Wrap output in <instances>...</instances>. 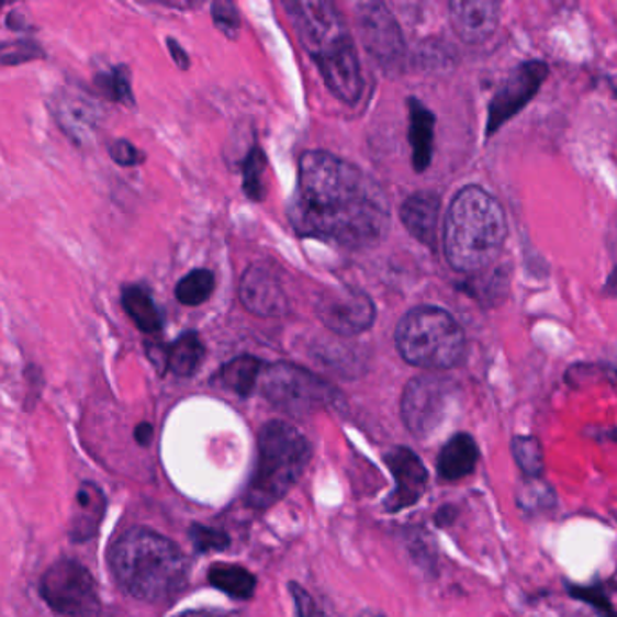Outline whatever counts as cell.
I'll list each match as a JSON object with an SVG mask.
<instances>
[{"instance_id":"obj_1","label":"cell","mask_w":617,"mask_h":617,"mask_svg":"<svg viewBox=\"0 0 617 617\" xmlns=\"http://www.w3.org/2000/svg\"><path fill=\"white\" fill-rule=\"evenodd\" d=\"M289 216L301 236L364 248L386 237L391 209L384 189L357 165L308 150L299 160Z\"/></svg>"},{"instance_id":"obj_2","label":"cell","mask_w":617,"mask_h":617,"mask_svg":"<svg viewBox=\"0 0 617 617\" xmlns=\"http://www.w3.org/2000/svg\"><path fill=\"white\" fill-rule=\"evenodd\" d=\"M284 8L299 41L319 67L332 94L340 102H359L364 80L356 44L339 10L323 0H293Z\"/></svg>"},{"instance_id":"obj_3","label":"cell","mask_w":617,"mask_h":617,"mask_svg":"<svg viewBox=\"0 0 617 617\" xmlns=\"http://www.w3.org/2000/svg\"><path fill=\"white\" fill-rule=\"evenodd\" d=\"M109 565L120 586L142 602H167L189 582L186 554L172 541L142 527L114 541Z\"/></svg>"},{"instance_id":"obj_4","label":"cell","mask_w":617,"mask_h":617,"mask_svg":"<svg viewBox=\"0 0 617 617\" xmlns=\"http://www.w3.org/2000/svg\"><path fill=\"white\" fill-rule=\"evenodd\" d=\"M507 220L504 206L482 187H463L455 195L444 222V253L462 273L482 272L504 248Z\"/></svg>"},{"instance_id":"obj_5","label":"cell","mask_w":617,"mask_h":617,"mask_svg":"<svg viewBox=\"0 0 617 617\" xmlns=\"http://www.w3.org/2000/svg\"><path fill=\"white\" fill-rule=\"evenodd\" d=\"M312 458L303 433L283 420L265 424L259 433L258 468L247 491L253 509H268L298 484Z\"/></svg>"},{"instance_id":"obj_6","label":"cell","mask_w":617,"mask_h":617,"mask_svg":"<svg viewBox=\"0 0 617 617\" xmlns=\"http://www.w3.org/2000/svg\"><path fill=\"white\" fill-rule=\"evenodd\" d=\"M396 350L407 364L449 370L465 356V334L453 315L437 306H418L396 326Z\"/></svg>"},{"instance_id":"obj_7","label":"cell","mask_w":617,"mask_h":617,"mask_svg":"<svg viewBox=\"0 0 617 617\" xmlns=\"http://www.w3.org/2000/svg\"><path fill=\"white\" fill-rule=\"evenodd\" d=\"M259 382L268 402L292 417L321 412L334 406L339 399V393L328 382L289 362H276L262 368Z\"/></svg>"},{"instance_id":"obj_8","label":"cell","mask_w":617,"mask_h":617,"mask_svg":"<svg viewBox=\"0 0 617 617\" xmlns=\"http://www.w3.org/2000/svg\"><path fill=\"white\" fill-rule=\"evenodd\" d=\"M457 382L440 375L415 377L402 393V420L417 438H429L457 406Z\"/></svg>"},{"instance_id":"obj_9","label":"cell","mask_w":617,"mask_h":617,"mask_svg":"<svg viewBox=\"0 0 617 617\" xmlns=\"http://www.w3.org/2000/svg\"><path fill=\"white\" fill-rule=\"evenodd\" d=\"M41 594L58 616L98 617L102 610L97 583L78 561L53 563L42 577Z\"/></svg>"},{"instance_id":"obj_10","label":"cell","mask_w":617,"mask_h":617,"mask_svg":"<svg viewBox=\"0 0 617 617\" xmlns=\"http://www.w3.org/2000/svg\"><path fill=\"white\" fill-rule=\"evenodd\" d=\"M315 312L321 323L343 337L359 335L375 323V304L368 293L351 287H329L317 298Z\"/></svg>"},{"instance_id":"obj_11","label":"cell","mask_w":617,"mask_h":617,"mask_svg":"<svg viewBox=\"0 0 617 617\" xmlns=\"http://www.w3.org/2000/svg\"><path fill=\"white\" fill-rule=\"evenodd\" d=\"M549 77V66L541 60L520 64L494 93L489 103L485 136H493L538 94Z\"/></svg>"},{"instance_id":"obj_12","label":"cell","mask_w":617,"mask_h":617,"mask_svg":"<svg viewBox=\"0 0 617 617\" xmlns=\"http://www.w3.org/2000/svg\"><path fill=\"white\" fill-rule=\"evenodd\" d=\"M357 26L366 52L386 69H396L406 57V44L395 16L382 2L357 4Z\"/></svg>"},{"instance_id":"obj_13","label":"cell","mask_w":617,"mask_h":617,"mask_svg":"<svg viewBox=\"0 0 617 617\" xmlns=\"http://www.w3.org/2000/svg\"><path fill=\"white\" fill-rule=\"evenodd\" d=\"M239 298L250 314L259 317H279L289 310V298L272 268L254 262L243 273Z\"/></svg>"},{"instance_id":"obj_14","label":"cell","mask_w":617,"mask_h":617,"mask_svg":"<svg viewBox=\"0 0 617 617\" xmlns=\"http://www.w3.org/2000/svg\"><path fill=\"white\" fill-rule=\"evenodd\" d=\"M386 463L395 479V491L388 496L386 509L399 513L417 504L427 487V471L423 460L412 449L393 448L386 455Z\"/></svg>"},{"instance_id":"obj_15","label":"cell","mask_w":617,"mask_h":617,"mask_svg":"<svg viewBox=\"0 0 617 617\" xmlns=\"http://www.w3.org/2000/svg\"><path fill=\"white\" fill-rule=\"evenodd\" d=\"M55 119L72 142L83 145L97 133L102 109L80 89H64L55 100Z\"/></svg>"},{"instance_id":"obj_16","label":"cell","mask_w":617,"mask_h":617,"mask_svg":"<svg viewBox=\"0 0 617 617\" xmlns=\"http://www.w3.org/2000/svg\"><path fill=\"white\" fill-rule=\"evenodd\" d=\"M455 32L468 44H484L496 33L500 4L493 0H455L449 4Z\"/></svg>"},{"instance_id":"obj_17","label":"cell","mask_w":617,"mask_h":617,"mask_svg":"<svg viewBox=\"0 0 617 617\" xmlns=\"http://www.w3.org/2000/svg\"><path fill=\"white\" fill-rule=\"evenodd\" d=\"M440 205L442 203L437 192L418 191L410 195L401 206L404 227L417 242L429 248L437 247Z\"/></svg>"},{"instance_id":"obj_18","label":"cell","mask_w":617,"mask_h":617,"mask_svg":"<svg viewBox=\"0 0 617 617\" xmlns=\"http://www.w3.org/2000/svg\"><path fill=\"white\" fill-rule=\"evenodd\" d=\"M407 109H410V144H412L413 167L417 172H424L431 165L437 119L417 98H410Z\"/></svg>"},{"instance_id":"obj_19","label":"cell","mask_w":617,"mask_h":617,"mask_svg":"<svg viewBox=\"0 0 617 617\" xmlns=\"http://www.w3.org/2000/svg\"><path fill=\"white\" fill-rule=\"evenodd\" d=\"M479 462V446L468 433H458L449 438L438 455L437 469L440 479L448 482L465 479L473 473Z\"/></svg>"},{"instance_id":"obj_20","label":"cell","mask_w":617,"mask_h":617,"mask_svg":"<svg viewBox=\"0 0 617 617\" xmlns=\"http://www.w3.org/2000/svg\"><path fill=\"white\" fill-rule=\"evenodd\" d=\"M105 500L94 484H83L78 489L77 507L71 520V540L86 541L97 535L102 524Z\"/></svg>"},{"instance_id":"obj_21","label":"cell","mask_w":617,"mask_h":617,"mask_svg":"<svg viewBox=\"0 0 617 617\" xmlns=\"http://www.w3.org/2000/svg\"><path fill=\"white\" fill-rule=\"evenodd\" d=\"M125 314L144 334L155 335L161 329L160 310L156 308L150 293L142 287H125L122 292Z\"/></svg>"},{"instance_id":"obj_22","label":"cell","mask_w":617,"mask_h":617,"mask_svg":"<svg viewBox=\"0 0 617 617\" xmlns=\"http://www.w3.org/2000/svg\"><path fill=\"white\" fill-rule=\"evenodd\" d=\"M261 360L253 356H242L223 366L216 377L222 386L234 391L236 395L248 396L261 379Z\"/></svg>"},{"instance_id":"obj_23","label":"cell","mask_w":617,"mask_h":617,"mask_svg":"<svg viewBox=\"0 0 617 617\" xmlns=\"http://www.w3.org/2000/svg\"><path fill=\"white\" fill-rule=\"evenodd\" d=\"M205 357V346L194 332L180 335L167 348V370L176 377H192Z\"/></svg>"},{"instance_id":"obj_24","label":"cell","mask_w":617,"mask_h":617,"mask_svg":"<svg viewBox=\"0 0 617 617\" xmlns=\"http://www.w3.org/2000/svg\"><path fill=\"white\" fill-rule=\"evenodd\" d=\"M209 582L217 591L225 592L236 599H250L256 591V577L253 572L231 563H217L209 571Z\"/></svg>"},{"instance_id":"obj_25","label":"cell","mask_w":617,"mask_h":617,"mask_svg":"<svg viewBox=\"0 0 617 617\" xmlns=\"http://www.w3.org/2000/svg\"><path fill=\"white\" fill-rule=\"evenodd\" d=\"M216 289V278L211 270L200 268L187 273L180 283L176 284V299L186 306H200L211 298Z\"/></svg>"},{"instance_id":"obj_26","label":"cell","mask_w":617,"mask_h":617,"mask_svg":"<svg viewBox=\"0 0 617 617\" xmlns=\"http://www.w3.org/2000/svg\"><path fill=\"white\" fill-rule=\"evenodd\" d=\"M265 172H267V156L259 147H253L243 165V191L253 201H262L267 195Z\"/></svg>"},{"instance_id":"obj_27","label":"cell","mask_w":617,"mask_h":617,"mask_svg":"<svg viewBox=\"0 0 617 617\" xmlns=\"http://www.w3.org/2000/svg\"><path fill=\"white\" fill-rule=\"evenodd\" d=\"M513 455H515L518 468H520L529 479H540L541 471H543V449H541V444L538 442V438H513Z\"/></svg>"},{"instance_id":"obj_28","label":"cell","mask_w":617,"mask_h":617,"mask_svg":"<svg viewBox=\"0 0 617 617\" xmlns=\"http://www.w3.org/2000/svg\"><path fill=\"white\" fill-rule=\"evenodd\" d=\"M97 86L102 89L105 97L114 102L133 103V89H131L130 72L125 67H113L111 71L100 72L97 77Z\"/></svg>"},{"instance_id":"obj_29","label":"cell","mask_w":617,"mask_h":617,"mask_svg":"<svg viewBox=\"0 0 617 617\" xmlns=\"http://www.w3.org/2000/svg\"><path fill=\"white\" fill-rule=\"evenodd\" d=\"M191 540L195 549L201 552L225 551L231 543L228 536L223 530L203 527V525L192 527Z\"/></svg>"},{"instance_id":"obj_30","label":"cell","mask_w":617,"mask_h":617,"mask_svg":"<svg viewBox=\"0 0 617 617\" xmlns=\"http://www.w3.org/2000/svg\"><path fill=\"white\" fill-rule=\"evenodd\" d=\"M212 19L216 22V26L231 38L239 32V13L232 2H223V0L214 2L212 4Z\"/></svg>"},{"instance_id":"obj_31","label":"cell","mask_w":617,"mask_h":617,"mask_svg":"<svg viewBox=\"0 0 617 617\" xmlns=\"http://www.w3.org/2000/svg\"><path fill=\"white\" fill-rule=\"evenodd\" d=\"M109 155L113 158L114 164L122 165V167H134L144 161V155L127 139H116L109 147Z\"/></svg>"},{"instance_id":"obj_32","label":"cell","mask_w":617,"mask_h":617,"mask_svg":"<svg viewBox=\"0 0 617 617\" xmlns=\"http://www.w3.org/2000/svg\"><path fill=\"white\" fill-rule=\"evenodd\" d=\"M289 588L293 602H295V614H298V617H321L319 608H317L314 599H312L308 592L304 591L303 586H299L298 583H290Z\"/></svg>"},{"instance_id":"obj_33","label":"cell","mask_w":617,"mask_h":617,"mask_svg":"<svg viewBox=\"0 0 617 617\" xmlns=\"http://www.w3.org/2000/svg\"><path fill=\"white\" fill-rule=\"evenodd\" d=\"M35 55H41V52L33 44H26V42H15V46L5 44L4 52H2L4 64H19L21 60H32Z\"/></svg>"},{"instance_id":"obj_34","label":"cell","mask_w":617,"mask_h":617,"mask_svg":"<svg viewBox=\"0 0 617 617\" xmlns=\"http://www.w3.org/2000/svg\"><path fill=\"white\" fill-rule=\"evenodd\" d=\"M577 597H582L585 602L591 603L592 607L597 608V613L602 614V617H617L616 610H614L613 605L608 603L607 597L603 596L599 591H574Z\"/></svg>"},{"instance_id":"obj_35","label":"cell","mask_w":617,"mask_h":617,"mask_svg":"<svg viewBox=\"0 0 617 617\" xmlns=\"http://www.w3.org/2000/svg\"><path fill=\"white\" fill-rule=\"evenodd\" d=\"M167 47H169L170 55H172V60H175L176 66L180 67L181 71H187L191 67V60H189V55H187L186 49L175 41V38H167Z\"/></svg>"},{"instance_id":"obj_36","label":"cell","mask_w":617,"mask_h":617,"mask_svg":"<svg viewBox=\"0 0 617 617\" xmlns=\"http://www.w3.org/2000/svg\"><path fill=\"white\" fill-rule=\"evenodd\" d=\"M134 437H136V440H138L142 446L149 444L150 438H153V426H150V424H139V426L136 427Z\"/></svg>"},{"instance_id":"obj_37","label":"cell","mask_w":617,"mask_h":617,"mask_svg":"<svg viewBox=\"0 0 617 617\" xmlns=\"http://www.w3.org/2000/svg\"><path fill=\"white\" fill-rule=\"evenodd\" d=\"M176 617H231L228 614L211 613V610H195V613H183Z\"/></svg>"}]
</instances>
